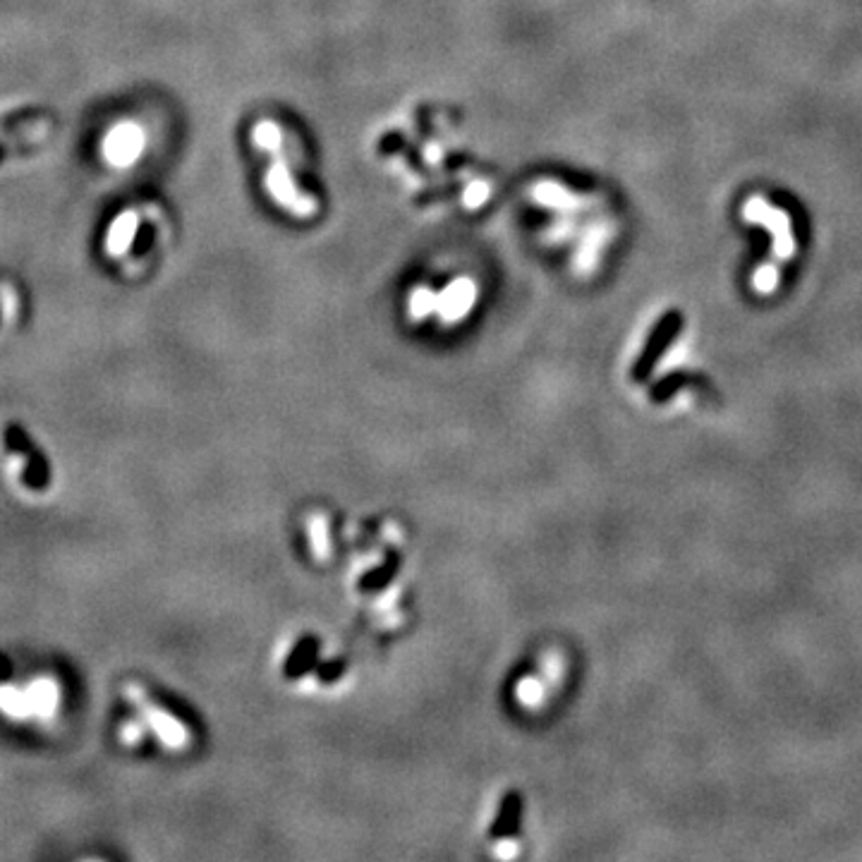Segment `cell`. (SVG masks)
<instances>
[{
    "mask_svg": "<svg viewBox=\"0 0 862 862\" xmlns=\"http://www.w3.org/2000/svg\"><path fill=\"white\" fill-rule=\"evenodd\" d=\"M144 147H147V135H144L142 125L123 120L103 137L101 154L111 168H130L142 159Z\"/></svg>",
    "mask_w": 862,
    "mask_h": 862,
    "instance_id": "1",
    "label": "cell"
},
{
    "mask_svg": "<svg viewBox=\"0 0 862 862\" xmlns=\"http://www.w3.org/2000/svg\"><path fill=\"white\" fill-rule=\"evenodd\" d=\"M264 185L273 197V202L281 204L283 209L290 211L293 216L309 218L317 214V199L309 197V194H305L295 185L293 175H290V168L285 161L278 159L273 163L264 175Z\"/></svg>",
    "mask_w": 862,
    "mask_h": 862,
    "instance_id": "2",
    "label": "cell"
},
{
    "mask_svg": "<svg viewBox=\"0 0 862 862\" xmlns=\"http://www.w3.org/2000/svg\"><path fill=\"white\" fill-rule=\"evenodd\" d=\"M477 300V285L472 278H455L439 295V312L443 321L463 319Z\"/></svg>",
    "mask_w": 862,
    "mask_h": 862,
    "instance_id": "3",
    "label": "cell"
},
{
    "mask_svg": "<svg viewBox=\"0 0 862 862\" xmlns=\"http://www.w3.org/2000/svg\"><path fill=\"white\" fill-rule=\"evenodd\" d=\"M522 812H525L522 793L520 791L503 793L499 810H496V817L489 829L491 841H511L513 836H518L522 827Z\"/></svg>",
    "mask_w": 862,
    "mask_h": 862,
    "instance_id": "4",
    "label": "cell"
},
{
    "mask_svg": "<svg viewBox=\"0 0 862 862\" xmlns=\"http://www.w3.org/2000/svg\"><path fill=\"white\" fill-rule=\"evenodd\" d=\"M319 652H321L319 637L312 633L302 635L300 640L295 642V647L290 649L288 659L283 661V678H288V681H300V678H305L307 673H312L319 661Z\"/></svg>",
    "mask_w": 862,
    "mask_h": 862,
    "instance_id": "5",
    "label": "cell"
},
{
    "mask_svg": "<svg viewBox=\"0 0 862 862\" xmlns=\"http://www.w3.org/2000/svg\"><path fill=\"white\" fill-rule=\"evenodd\" d=\"M137 230H139V214L137 211L127 209L120 216H115V221L111 223V228H108L106 233V254L111 259H120L125 257L127 252H130L132 242L137 238Z\"/></svg>",
    "mask_w": 862,
    "mask_h": 862,
    "instance_id": "6",
    "label": "cell"
},
{
    "mask_svg": "<svg viewBox=\"0 0 862 862\" xmlns=\"http://www.w3.org/2000/svg\"><path fill=\"white\" fill-rule=\"evenodd\" d=\"M400 563H403V561H400L398 551H388L386 558L379 563V566L372 568V570H367V573L362 575L360 590L367 592V594L386 590V587L393 582V578H396V575H398Z\"/></svg>",
    "mask_w": 862,
    "mask_h": 862,
    "instance_id": "7",
    "label": "cell"
},
{
    "mask_svg": "<svg viewBox=\"0 0 862 862\" xmlns=\"http://www.w3.org/2000/svg\"><path fill=\"white\" fill-rule=\"evenodd\" d=\"M534 202H539L546 209H556V211H573L578 209L580 199L575 197V194H570L566 187L556 185V182H542V185H537L532 190Z\"/></svg>",
    "mask_w": 862,
    "mask_h": 862,
    "instance_id": "8",
    "label": "cell"
},
{
    "mask_svg": "<svg viewBox=\"0 0 862 862\" xmlns=\"http://www.w3.org/2000/svg\"><path fill=\"white\" fill-rule=\"evenodd\" d=\"M281 139H283L281 127L273 123V120H259V123L254 125L252 142L257 149L269 151V154H276V151L281 149Z\"/></svg>",
    "mask_w": 862,
    "mask_h": 862,
    "instance_id": "9",
    "label": "cell"
},
{
    "mask_svg": "<svg viewBox=\"0 0 862 862\" xmlns=\"http://www.w3.org/2000/svg\"><path fill=\"white\" fill-rule=\"evenodd\" d=\"M439 307V295L431 293L429 288H417L415 293L410 297V312L412 317H427L429 312H434V309Z\"/></svg>",
    "mask_w": 862,
    "mask_h": 862,
    "instance_id": "10",
    "label": "cell"
},
{
    "mask_svg": "<svg viewBox=\"0 0 862 862\" xmlns=\"http://www.w3.org/2000/svg\"><path fill=\"white\" fill-rule=\"evenodd\" d=\"M489 194H491V190H489L487 182L475 180L465 187L463 204L467 206V209H479V206H484L489 202Z\"/></svg>",
    "mask_w": 862,
    "mask_h": 862,
    "instance_id": "11",
    "label": "cell"
},
{
    "mask_svg": "<svg viewBox=\"0 0 862 862\" xmlns=\"http://www.w3.org/2000/svg\"><path fill=\"white\" fill-rule=\"evenodd\" d=\"M343 673H345V664H343V661L341 659H333V661H329V664L321 666L319 681L333 683V681H338V678H341Z\"/></svg>",
    "mask_w": 862,
    "mask_h": 862,
    "instance_id": "12",
    "label": "cell"
}]
</instances>
